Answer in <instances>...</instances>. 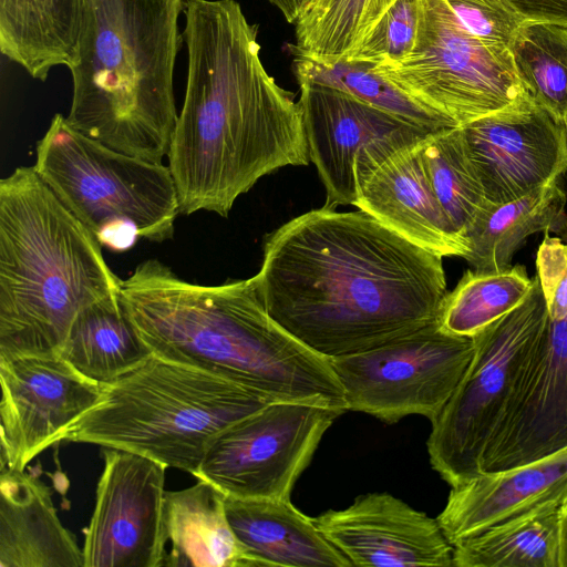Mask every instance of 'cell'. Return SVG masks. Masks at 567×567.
Returning <instances> with one entry per match:
<instances>
[{"label":"cell","mask_w":567,"mask_h":567,"mask_svg":"<svg viewBox=\"0 0 567 567\" xmlns=\"http://www.w3.org/2000/svg\"><path fill=\"white\" fill-rule=\"evenodd\" d=\"M442 259L364 210L323 206L266 237L252 278L268 315L332 359L437 321L449 293Z\"/></svg>","instance_id":"1"},{"label":"cell","mask_w":567,"mask_h":567,"mask_svg":"<svg viewBox=\"0 0 567 567\" xmlns=\"http://www.w3.org/2000/svg\"><path fill=\"white\" fill-rule=\"evenodd\" d=\"M187 81L167 153L179 213L227 217L264 176L310 162L300 105L266 71L235 0H185Z\"/></svg>","instance_id":"2"},{"label":"cell","mask_w":567,"mask_h":567,"mask_svg":"<svg viewBox=\"0 0 567 567\" xmlns=\"http://www.w3.org/2000/svg\"><path fill=\"white\" fill-rule=\"evenodd\" d=\"M120 302L157 357L224 378L270 402L348 411L329 359L268 315L252 277L199 285L147 259L121 281Z\"/></svg>","instance_id":"3"},{"label":"cell","mask_w":567,"mask_h":567,"mask_svg":"<svg viewBox=\"0 0 567 567\" xmlns=\"http://www.w3.org/2000/svg\"><path fill=\"white\" fill-rule=\"evenodd\" d=\"M121 281L33 166L0 181V360L60 355L76 317Z\"/></svg>","instance_id":"4"},{"label":"cell","mask_w":567,"mask_h":567,"mask_svg":"<svg viewBox=\"0 0 567 567\" xmlns=\"http://www.w3.org/2000/svg\"><path fill=\"white\" fill-rule=\"evenodd\" d=\"M185 0H84L68 66V122L117 152L152 163L167 156L177 121L174 69Z\"/></svg>","instance_id":"5"},{"label":"cell","mask_w":567,"mask_h":567,"mask_svg":"<svg viewBox=\"0 0 567 567\" xmlns=\"http://www.w3.org/2000/svg\"><path fill=\"white\" fill-rule=\"evenodd\" d=\"M268 403L224 378L152 354L102 384L99 401L64 441L134 452L193 475L220 432Z\"/></svg>","instance_id":"6"},{"label":"cell","mask_w":567,"mask_h":567,"mask_svg":"<svg viewBox=\"0 0 567 567\" xmlns=\"http://www.w3.org/2000/svg\"><path fill=\"white\" fill-rule=\"evenodd\" d=\"M66 209L114 251L138 238L163 243L179 213L168 166L117 152L55 114L37 144L33 165Z\"/></svg>","instance_id":"7"},{"label":"cell","mask_w":567,"mask_h":567,"mask_svg":"<svg viewBox=\"0 0 567 567\" xmlns=\"http://www.w3.org/2000/svg\"><path fill=\"white\" fill-rule=\"evenodd\" d=\"M548 318L538 278L514 310L473 336V358L452 396L431 420L432 467L452 487L481 472L486 445L519 371Z\"/></svg>","instance_id":"8"},{"label":"cell","mask_w":567,"mask_h":567,"mask_svg":"<svg viewBox=\"0 0 567 567\" xmlns=\"http://www.w3.org/2000/svg\"><path fill=\"white\" fill-rule=\"evenodd\" d=\"M374 66L454 126L508 109L529 95L511 50L474 38L446 0H423L419 40L408 59Z\"/></svg>","instance_id":"9"},{"label":"cell","mask_w":567,"mask_h":567,"mask_svg":"<svg viewBox=\"0 0 567 567\" xmlns=\"http://www.w3.org/2000/svg\"><path fill=\"white\" fill-rule=\"evenodd\" d=\"M472 337L434 321L378 347L329 359L348 411L395 423L408 415L433 420L447 403L474 354Z\"/></svg>","instance_id":"10"},{"label":"cell","mask_w":567,"mask_h":567,"mask_svg":"<svg viewBox=\"0 0 567 567\" xmlns=\"http://www.w3.org/2000/svg\"><path fill=\"white\" fill-rule=\"evenodd\" d=\"M340 410L271 402L220 432L193 474L225 496L290 498Z\"/></svg>","instance_id":"11"},{"label":"cell","mask_w":567,"mask_h":567,"mask_svg":"<svg viewBox=\"0 0 567 567\" xmlns=\"http://www.w3.org/2000/svg\"><path fill=\"white\" fill-rule=\"evenodd\" d=\"M429 132L410 127L362 147L354 206L436 255L465 258L468 243L455 233L423 165L420 142Z\"/></svg>","instance_id":"12"},{"label":"cell","mask_w":567,"mask_h":567,"mask_svg":"<svg viewBox=\"0 0 567 567\" xmlns=\"http://www.w3.org/2000/svg\"><path fill=\"white\" fill-rule=\"evenodd\" d=\"M0 468L24 470L99 401L102 384L60 355L0 360Z\"/></svg>","instance_id":"13"},{"label":"cell","mask_w":567,"mask_h":567,"mask_svg":"<svg viewBox=\"0 0 567 567\" xmlns=\"http://www.w3.org/2000/svg\"><path fill=\"white\" fill-rule=\"evenodd\" d=\"M567 446V307L548 315L484 451L481 472L522 465Z\"/></svg>","instance_id":"14"},{"label":"cell","mask_w":567,"mask_h":567,"mask_svg":"<svg viewBox=\"0 0 567 567\" xmlns=\"http://www.w3.org/2000/svg\"><path fill=\"white\" fill-rule=\"evenodd\" d=\"M95 504L84 530V567H157L164 464L104 447Z\"/></svg>","instance_id":"15"},{"label":"cell","mask_w":567,"mask_h":567,"mask_svg":"<svg viewBox=\"0 0 567 567\" xmlns=\"http://www.w3.org/2000/svg\"><path fill=\"white\" fill-rule=\"evenodd\" d=\"M493 205L518 199L567 171V142L529 94L517 104L461 126Z\"/></svg>","instance_id":"16"},{"label":"cell","mask_w":567,"mask_h":567,"mask_svg":"<svg viewBox=\"0 0 567 567\" xmlns=\"http://www.w3.org/2000/svg\"><path fill=\"white\" fill-rule=\"evenodd\" d=\"M313 518L352 566L454 567V547L437 519L389 493L360 495Z\"/></svg>","instance_id":"17"},{"label":"cell","mask_w":567,"mask_h":567,"mask_svg":"<svg viewBox=\"0 0 567 567\" xmlns=\"http://www.w3.org/2000/svg\"><path fill=\"white\" fill-rule=\"evenodd\" d=\"M299 86L310 161L326 189L324 206H354L359 151L375 140L417 126L336 89L312 83Z\"/></svg>","instance_id":"18"},{"label":"cell","mask_w":567,"mask_h":567,"mask_svg":"<svg viewBox=\"0 0 567 567\" xmlns=\"http://www.w3.org/2000/svg\"><path fill=\"white\" fill-rule=\"evenodd\" d=\"M567 489V446L452 486L436 517L452 545Z\"/></svg>","instance_id":"19"},{"label":"cell","mask_w":567,"mask_h":567,"mask_svg":"<svg viewBox=\"0 0 567 567\" xmlns=\"http://www.w3.org/2000/svg\"><path fill=\"white\" fill-rule=\"evenodd\" d=\"M0 567H84L51 489L25 468H0Z\"/></svg>","instance_id":"20"},{"label":"cell","mask_w":567,"mask_h":567,"mask_svg":"<svg viewBox=\"0 0 567 567\" xmlns=\"http://www.w3.org/2000/svg\"><path fill=\"white\" fill-rule=\"evenodd\" d=\"M260 567L235 535L225 511V495L198 480L165 491L157 567Z\"/></svg>","instance_id":"21"},{"label":"cell","mask_w":567,"mask_h":567,"mask_svg":"<svg viewBox=\"0 0 567 567\" xmlns=\"http://www.w3.org/2000/svg\"><path fill=\"white\" fill-rule=\"evenodd\" d=\"M227 519L243 546L261 566L350 567L317 526L290 498L225 496Z\"/></svg>","instance_id":"22"},{"label":"cell","mask_w":567,"mask_h":567,"mask_svg":"<svg viewBox=\"0 0 567 567\" xmlns=\"http://www.w3.org/2000/svg\"><path fill=\"white\" fill-rule=\"evenodd\" d=\"M84 0H0V51L31 78L69 66L81 33Z\"/></svg>","instance_id":"23"},{"label":"cell","mask_w":567,"mask_h":567,"mask_svg":"<svg viewBox=\"0 0 567 567\" xmlns=\"http://www.w3.org/2000/svg\"><path fill=\"white\" fill-rule=\"evenodd\" d=\"M567 489L453 545L454 567H559Z\"/></svg>","instance_id":"24"},{"label":"cell","mask_w":567,"mask_h":567,"mask_svg":"<svg viewBox=\"0 0 567 567\" xmlns=\"http://www.w3.org/2000/svg\"><path fill=\"white\" fill-rule=\"evenodd\" d=\"M567 196L558 181L527 195L494 206L468 233L465 260L476 271L501 270L536 233L560 238L567 233Z\"/></svg>","instance_id":"25"},{"label":"cell","mask_w":567,"mask_h":567,"mask_svg":"<svg viewBox=\"0 0 567 567\" xmlns=\"http://www.w3.org/2000/svg\"><path fill=\"white\" fill-rule=\"evenodd\" d=\"M152 354L124 312L118 293L96 301L76 317L60 357L86 378L106 384Z\"/></svg>","instance_id":"26"},{"label":"cell","mask_w":567,"mask_h":567,"mask_svg":"<svg viewBox=\"0 0 567 567\" xmlns=\"http://www.w3.org/2000/svg\"><path fill=\"white\" fill-rule=\"evenodd\" d=\"M421 157L435 196L455 233H468L494 206L485 193L461 126L426 133ZM468 243V241H467Z\"/></svg>","instance_id":"27"},{"label":"cell","mask_w":567,"mask_h":567,"mask_svg":"<svg viewBox=\"0 0 567 567\" xmlns=\"http://www.w3.org/2000/svg\"><path fill=\"white\" fill-rule=\"evenodd\" d=\"M292 55L298 83L336 89L426 131L454 126L401 90L371 63L344 59L320 61Z\"/></svg>","instance_id":"28"},{"label":"cell","mask_w":567,"mask_h":567,"mask_svg":"<svg viewBox=\"0 0 567 567\" xmlns=\"http://www.w3.org/2000/svg\"><path fill=\"white\" fill-rule=\"evenodd\" d=\"M398 0H309L295 22L291 54L347 59Z\"/></svg>","instance_id":"29"},{"label":"cell","mask_w":567,"mask_h":567,"mask_svg":"<svg viewBox=\"0 0 567 567\" xmlns=\"http://www.w3.org/2000/svg\"><path fill=\"white\" fill-rule=\"evenodd\" d=\"M534 285L522 265L501 270L464 272L449 291L441 315V327L454 334L473 337L518 307Z\"/></svg>","instance_id":"30"},{"label":"cell","mask_w":567,"mask_h":567,"mask_svg":"<svg viewBox=\"0 0 567 567\" xmlns=\"http://www.w3.org/2000/svg\"><path fill=\"white\" fill-rule=\"evenodd\" d=\"M509 50L525 90L561 123L567 115V28L523 24Z\"/></svg>","instance_id":"31"},{"label":"cell","mask_w":567,"mask_h":567,"mask_svg":"<svg viewBox=\"0 0 567 567\" xmlns=\"http://www.w3.org/2000/svg\"><path fill=\"white\" fill-rule=\"evenodd\" d=\"M422 14L423 0H398L344 60L377 66H391L404 61L416 47Z\"/></svg>","instance_id":"32"},{"label":"cell","mask_w":567,"mask_h":567,"mask_svg":"<svg viewBox=\"0 0 567 567\" xmlns=\"http://www.w3.org/2000/svg\"><path fill=\"white\" fill-rule=\"evenodd\" d=\"M461 24L480 41L497 47H511L523 25L501 8L477 0H446Z\"/></svg>","instance_id":"33"},{"label":"cell","mask_w":567,"mask_h":567,"mask_svg":"<svg viewBox=\"0 0 567 567\" xmlns=\"http://www.w3.org/2000/svg\"><path fill=\"white\" fill-rule=\"evenodd\" d=\"M501 8L522 24L544 23L567 28V0H477Z\"/></svg>","instance_id":"34"},{"label":"cell","mask_w":567,"mask_h":567,"mask_svg":"<svg viewBox=\"0 0 567 567\" xmlns=\"http://www.w3.org/2000/svg\"><path fill=\"white\" fill-rule=\"evenodd\" d=\"M284 14L289 23H295L309 0H267Z\"/></svg>","instance_id":"35"},{"label":"cell","mask_w":567,"mask_h":567,"mask_svg":"<svg viewBox=\"0 0 567 567\" xmlns=\"http://www.w3.org/2000/svg\"><path fill=\"white\" fill-rule=\"evenodd\" d=\"M559 567H567V494L559 508Z\"/></svg>","instance_id":"36"},{"label":"cell","mask_w":567,"mask_h":567,"mask_svg":"<svg viewBox=\"0 0 567 567\" xmlns=\"http://www.w3.org/2000/svg\"><path fill=\"white\" fill-rule=\"evenodd\" d=\"M560 124L563 125L565 137H566V142H567V115H566V117L564 118V121Z\"/></svg>","instance_id":"37"}]
</instances>
